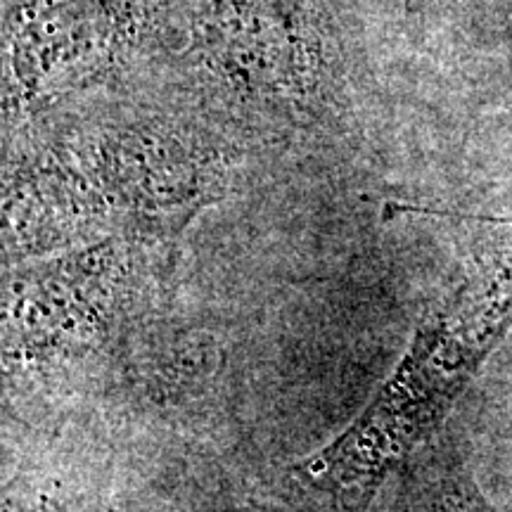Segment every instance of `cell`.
<instances>
[{
	"instance_id": "cell-5",
	"label": "cell",
	"mask_w": 512,
	"mask_h": 512,
	"mask_svg": "<svg viewBox=\"0 0 512 512\" xmlns=\"http://www.w3.org/2000/svg\"><path fill=\"white\" fill-rule=\"evenodd\" d=\"M190 0H5V128L181 46Z\"/></svg>"
},
{
	"instance_id": "cell-8",
	"label": "cell",
	"mask_w": 512,
	"mask_h": 512,
	"mask_svg": "<svg viewBox=\"0 0 512 512\" xmlns=\"http://www.w3.org/2000/svg\"><path fill=\"white\" fill-rule=\"evenodd\" d=\"M441 3H444V0H406V12H411V15H422V12H430Z\"/></svg>"
},
{
	"instance_id": "cell-1",
	"label": "cell",
	"mask_w": 512,
	"mask_h": 512,
	"mask_svg": "<svg viewBox=\"0 0 512 512\" xmlns=\"http://www.w3.org/2000/svg\"><path fill=\"white\" fill-rule=\"evenodd\" d=\"M510 332L512 221H503L427 309L368 406L330 444L290 467L287 486L297 503L311 512H368L389 475L430 444Z\"/></svg>"
},
{
	"instance_id": "cell-4",
	"label": "cell",
	"mask_w": 512,
	"mask_h": 512,
	"mask_svg": "<svg viewBox=\"0 0 512 512\" xmlns=\"http://www.w3.org/2000/svg\"><path fill=\"white\" fill-rule=\"evenodd\" d=\"M38 126L79 169L114 235L176 245L202 209L228 195L245 150V138L204 112H112Z\"/></svg>"
},
{
	"instance_id": "cell-2",
	"label": "cell",
	"mask_w": 512,
	"mask_h": 512,
	"mask_svg": "<svg viewBox=\"0 0 512 512\" xmlns=\"http://www.w3.org/2000/svg\"><path fill=\"white\" fill-rule=\"evenodd\" d=\"M174 55L200 112L242 138L342 131L354 110L328 0H190Z\"/></svg>"
},
{
	"instance_id": "cell-7",
	"label": "cell",
	"mask_w": 512,
	"mask_h": 512,
	"mask_svg": "<svg viewBox=\"0 0 512 512\" xmlns=\"http://www.w3.org/2000/svg\"><path fill=\"white\" fill-rule=\"evenodd\" d=\"M5 512H57L55 505L50 501H38V503H12L5 508Z\"/></svg>"
},
{
	"instance_id": "cell-3",
	"label": "cell",
	"mask_w": 512,
	"mask_h": 512,
	"mask_svg": "<svg viewBox=\"0 0 512 512\" xmlns=\"http://www.w3.org/2000/svg\"><path fill=\"white\" fill-rule=\"evenodd\" d=\"M176 249V242L112 235L5 266V358L60 370L124 354L162 309Z\"/></svg>"
},
{
	"instance_id": "cell-6",
	"label": "cell",
	"mask_w": 512,
	"mask_h": 512,
	"mask_svg": "<svg viewBox=\"0 0 512 512\" xmlns=\"http://www.w3.org/2000/svg\"><path fill=\"white\" fill-rule=\"evenodd\" d=\"M422 451L425 458L403 477L396 512H498L453 453L441 446Z\"/></svg>"
}]
</instances>
